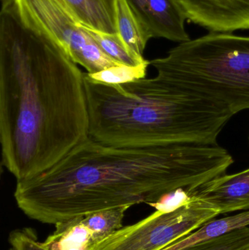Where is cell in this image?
<instances>
[{"label": "cell", "mask_w": 249, "mask_h": 250, "mask_svg": "<svg viewBox=\"0 0 249 250\" xmlns=\"http://www.w3.org/2000/svg\"><path fill=\"white\" fill-rule=\"evenodd\" d=\"M187 195L219 214L249 210V168L235 174L219 175L201 185L186 188Z\"/></svg>", "instance_id": "30bf717a"}, {"label": "cell", "mask_w": 249, "mask_h": 250, "mask_svg": "<svg viewBox=\"0 0 249 250\" xmlns=\"http://www.w3.org/2000/svg\"><path fill=\"white\" fill-rule=\"evenodd\" d=\"M180 250H249V226Z\"/></svg>", "instance_id": "9a60e30c"}, {"label": "cell", "mask_w": 249, "mask_h": 250, "mask_svg": "<svg viewBox=\"0 0 249 250\" xmlns=\"http://www.w3.org/2000/svg\"><path fill=\"white\" fill-rule=\"evenodd\" d=\"M129 207L103 210L56 225L44 243L52 250H91L123 228Z\"/></svg>", "instance_id": "52a82bcc"}, {"label": "cell", "mask_w": 249, "mask_h": 250, "mask_svg": "<svg viewBox=\"0 0 249 250\" xmlns=\"http://www.w3.org/2000/svg\"><path fill=\"white\" fill-rule=\"evenodd\" d=\"M81 25L99 48L115 62L129 66H137L144 62L145 61L140 62L132 55L117 34L106 33L88 27L82 23Z\"/></svg>", "instance_id": "4fadbf2b"}, {"label": "cell", "mask_w": 249, "mask_h": 250, "mask_svg": "<svg viewBox=\"0 0 249 250\" xmlns=\"http://www.w3.org/2000/svg\"><path fill=\"white\" fill-rule=\"evenodd\" d=\"M232 155L217 144L119 148L89 138L43 173L16 182L29 218L57 225L103 210L145 204L226 173Z\"/></svg>", "instance_id": "6da1fadb"}, {"label": "cell", "mask_w": 249, "mask_h": 250, "mask_svg": "<svg viewBox=\"0 0 249 250\" xmlns=\"http://www.w3.org/2000/svg\"><path fill=\"white\" fill-rule=\"evenodd\" d=\"M1 12L13 10L16 7V0H1Z\"/></svg>", "instance_id": "e0dca14e"}, {"label": "cell", "mask_w": 249, "mask_h": 250, "mask_svg": "<svg viewBox=\"0 0 249 250\" xmlns=\"http://www.w3.org/2000/svg\"><path fill=\"white\" fill-rule=\"evenodd\" d=\"M114 17L116 33L132 55L140 62L151 39L127 0H114Z\"/></svg>", "instance_id": "8fae6325"}, {"label": "cell", "mask_w": 249, "mask_h": 250, "mask_svg": "<svg viewBox=\"0 0 249 250\" xmlns=\"http://www.w3.org/2000/svg\"><path fill=\"white\" fill-rule=\"evenodd\" d=\"M158 76L226 107L249 109V37L210 32L150 61Z\"/></svg>", "instance_id": "277c9868"}, {"label": "cell", "mask_w": 249, "mask_h": 250, "mask_svg": "<svg viewBox=\"0 0 249 250\" xmlns=\"http://www.w3.org/2000/svg\"><path fill=\"white\" fill-rule=\"evenodd\" d=\"M15 9L26 27L57 43L88 73L121 65L99 48L65 0H16Z\"/></svg>", "instance_id": "5b68a950"}, {"label": "cell", "mask_w": 249, "mask_h": 250, "mask_svg": "<svg viewBox=\"0 0 249 250\" xmlns=\"http://www.w3.org/2000/svg\"><path fill=\"white\" fill-rule=\"evenodd\" d=\"M149 38L182 43L190 41L185 14L176 0H127Z\"/></svg>", "instance_id": "9c48e42d"}, {"label": "cell", "mask_w": 249, "mask_h": 250, "mask_svg": "<svg viewBox=\"0 0 249 250\" xmlns=\"http://www.w3.org/2000/svg\"><path fill=\"white\" fill-rule=\"evenodd\" d=\"M149 65L150 61L146 60L137 66L121 64L96 73H85V75L94 82L106 84H121L146 78Z\"/></svg>", "instance_id": "5bb4252c"}, {"label": "cell", "mask_w": 249, "mask_h": 250, "mask_svg": "<svg viewBox=\"0 0 249 250\" xmlns=\"http://www.w3.org/2000/svg\"><path fill=\"white\" fill-rule=\"evenodd\" d=\"M89 138L119 148L217 144L233 114L224 105L159 76L121 84L84 73Z\"/></svg>", "instance_id": "3957f363"}, {"label": "cell", "mask_w": 249, "mask_h": 250, "mask_svg": "<svg viewBox=\"0 0 249 250\" xmlns=\"http://www.w3.org/2000/svg\"><path fill=\"white\" fill-rule=\"evenodd\" d=\"M13 250V249H10V250Z\"/></svg>", "instance_id": "ac0fdd59"}, {"label": "cell", "mask_w": 249, "mask_h": 250, "mask_svg": "<svg viewBox=\"0 0 249 250\" xmlns=\"http://www.w3.org/2000/svg\"><path fill=\"white\" fill-rule=\"evenodd\" d=\"M187 20L216 33L249 30V0H176Z\"/></svg>", "instance_id": "ba28073f"}, {"label": "cell", "mask_w": 249, "mask_h": 250, "mask_svg": "<svg viewBox=\"0 0 249 250\" xmlns=\"http://www.w3.org/2000/svg\"><path fill=\"white\" fill-rule=\"evenodd\" d=\"M9 242L14 250H52L44 242H39L35 231L28 228L13 230Z\"/></svg>", "instance_id": "2e32d148"}, {"label": "cell", "mask_w": 249, "mask_h": 250, "mask_svg": "<svg viewBox=\"0 0 249 250\" xmlns=\"http://www.w3.org/2000/svg\"><path fill=\"white\" fill-rule=\"evenodd\" d=\"M82 24L110 34H117L114 0H65Z\"/></svg>", "instance_id": "7c38bea8"}, {"label": "cell", "mask_w": 249, "mask_h": 250, "mask_svg": "<svg viewBox=\"0 0 249 250\" xmlns=\"http://www.w3.org/2000/svg\"><path fill=\"white\" fill-rule=\"evenodd\" d=\"M84 73L51 40L26 27L16 9L0 19L2 164L26 180L89 138Z\"/></svg>", "instance_id": "7a4b0ae2"}, {"label": "cell", "mask_w": 249, "mask_h": 250, "mask_svg": "<svg viewBox=\"0 0 249 250\" xmlns=\"http://www.w3.org/2000/svg\"><path fill=\"white\" fill-rule=\"evenodd\" d=\"M219 215L188 195L176 207L157 208L143 220L121 228L91 250H161Z\"/></svg>", "instance_id": "8992f818"}]
</instances>
